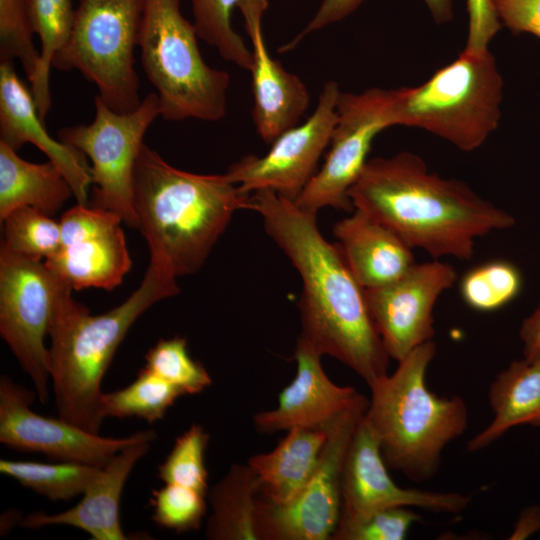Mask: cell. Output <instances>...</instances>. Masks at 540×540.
Segmentation results:
<instances>
[{"mask_svg": "<svg viewBox=\"0 0 540 540\" xmlns=\"http://www.w3.org/2000/svg\"><path fill=\"white\" fill-rule=\"evenodd\" d=\"M251 210L261 215L266 233L301 277L298 339L352 369L369 387L386 376L390 357L371 318L365 289L338 243L322 236L316 213L268 189L253 192Z\"/></svg>", "mask_w": 540, "mask_h": 540, "instance_id": "cell-1", "label": "cell"}, {"mask_svg": "<svg viewBox=\"0 0 540 540\" xmlns=\"http://www.w3.org/2000/svg\"><path fill=\"white\" fill-rule=\"evenodd\" d=\"M348 194L354 209L434 259L468 260L476 239L515 224L509 212L467 183L431 172L412 152L368 159Z\"/></svg>", "mask_w": 540, "mask_h": 540, "instance_id": "cell-2", "label": "cell"}, {"mask_svg": "<svg viewBox=\"0 0 540 540\" xmlns=\"http://www.w3.org/2000/svg\"><path fill=\"white\" fill-rule=\"evenodd\" d=\"M62 281L49 328L48 365L58 417L99 434L102 379L129 329L156 302L177 295L176 276L159 257L150 255L139 287L120 305L92 315L72 297Z\"/></svg>", "mask_w": 540, "mask_h": 540, "instance_id": "cell-3", "label": "cell"}, {"mask_svg": "<svg viewBox=\"0 0 540 540\" xmlns=\"http://www.w3.org/2000/svg\"><path fill=\"white\" fill-rule=\"evenodd\" d=\"M138 230L150 255L176 277L197 272L234 213L251 209V193L225 174H196L168 164L143 144L133 178Z\"/></svg>", "mask_w": 540, "mask_h": 540, "instance_id": "cell-4", "label": "cell"}, {"mask_svg": "<svg viewBox=\"0 0 540 540\" xmlns=\"http://www.w3.org/2000/svg\"><path fill=\"white\" fill-rule=\"evenodd\" d=\"M435 354L432 340L399 361L391 375L369 387L365 413L387 467L418 483L438 472L443 450L468 425L461 397H440L427 388L426 372Z\"/></svg>", "mask_w": 540, "mask_h": 540, "instance_id": "cell-5", "label": "cell"}, {"mask_svg": "<svg viewBox=\"0 0 540 540\" xmlns=\"http://www.w3.org/2000/svg\"><path fill=\"white\" fill-rule=\"evenodd\" d=\"M197 38L180 0H142L141 63L165 120L218 121L226 114L230 75L204 61Z\"/></svg>", "mask_w": 540, "mask_h": 540, "instance_id": "cell-6", "label": "cell"}, {"mask_svg": "<svg viewBox=\"0 0 540 540\" xmlns=\"http://www.w3.org/2000/svg\"><path fill=\"white\" fill-rule=\"evenodd\" d=\"M502 99L503 80L491 52L463 49L424 83L394 89L395 126L423 129L470 152L497 129Z\"/></svg>", "mask_w": 540, "mask_h": 540, "instance_id": "cell-7", "label": "cell"}, {"mask_svg": "<svg viewBox=\"0 0 540 540\" xmlns=\"http://www.w3.org/2000/svg\"><path fill=\"white\" fill-rule=\"evenodd\" d=\"M141 12L142 0H80L70 35L52 67L78 70L118 113L137 109L142 100L134 51Z\"/></svg>", "mask_w": 540, "mask_h": 540, "instance_id": "cell-8", "label": "cell"}, {"mask_svg": "<svg viewBox=\"0 0 540 540\" xmlns=\"http://www.w3.org/2000/svg\"><path fill=\"white\" fill-rule=\"evenodd\" d=\"M160 116L159 99L150 93L139 107L128 113L109 108L95 97V117L88 125L64 127L58 140L79 150L92 162L93 206L118 214L123 222L138 229L133 206V178L143 137Z\"/></svg>", "mask_w": 540, "mask_h": 540, "instance_id": "cell-9", "label": "cell"}, {"mask_svg": "<svg viewBox=\"0 0 540 540\" xmlns=\"http://www.w3.org/2000/svg\"><path fill=\"white\" fill-rule=\"evenodd\" d=\"M62 280L43 260L0 247V334L31 378L38 400L49 397L48 348L55 301Z\"/></svg>", "mask_w": 540, "mask_h": 540, "instance_id": "cell-10", "label": "cell"}, {"mask_svg": "<svg viewBox=\"0 0 540 540\" xmlns=\"http://www.w3.org/2000/svg\"><path fill=\"white\" fill-rule=\"evenodd\" d=\"M369 400L363 395L324 430L327 438L317 467L300 495L280 506L258 498L257 540L331 539L341 510V476L345 456Z\"/></svg>", "mask_w": 540, "mask_h": 540, "instance_id": "cell-11", "label": "cell"}, {"mask_svg": "<svg viewBox=\"0 0 540 540\" xmlns=\"http://www.w3.org/2000/svg\"><path fill=\"white\" fill-rule=\"evenodd\" d=\"M393 107L394 89L340 92L325 161L295 201L300 208L316 214L326 207L354 210L349 190L368 161L374 138L395 126Z\"/></svg>", "mask_w": 540, "mask_h": 540, "instance_id": "cell-12", "label": "cell"}, {"mask_svg": "<svg viewBox=\"0 0 540 540\" xmlns=\"http://www.w3.org/2000/svg\"><path fill=\"white\" fill-rule=\"evenodd\" d=\"M340 92L337 82L327 81L309 118L280 134L265 155H247L229 166V179L244 192L268 189L295 202L329 146Z\"/></svg>", "mask_w": 540, "mask_h": 540, "instance_id": "cell-13", "label": "cell"}, {"mask_svg": "<svg viewBox=\"0 0 540 540\" xmlns=\"http://www.w3.org/2000/svg\"><path fill=\"white\" fill-rule=\"evenodd\" d=\"M387 468L379 440L364 415L345 456L341 476V510L334 532L388 508L416 507L436 513L458 514L471 501L469 495L457 492L400 487L390 477Z\"/></svg>", "mask_w": 540, "mask_h": 540, "instance_id": "cell-14", "label": "cell"}, {"mask_svg": "<svg viewBox=\"0 0 540 540\" xmlns=\"http://www.w3.org/2000/svg\"><path fill=\"white\" fill-rule=\"evenodd\" d=\"M36 393L7 375L0 378V442L19 452L44 454L52 461L78 462L103 467L144 431L111 438L89 432L61 418L31 409Z\"/></svg>", "mask_w": 540, "mask_h": 540, "instance_id": "cell-15", "label": "cell"}, {"mask_svg": "<svg viewBox=\"0 0 540 540\" xmlns=\"http://www.w3.org/2000/svg\"><path fill=\"white\" fill-rule=\"evenodd\" d=\"M121 222L112 211L77 203L63 213L61 248L45 264L72 290L114 289L132 266Z\"/></svg>", "mask_w": 540, "mask_h": 540, "instance_id": "cell-16", "label": "cell"}, {"mask_svg": "<svg viewBox=\"0 0 540 540\" xmlns=\"http://www.w3.org/2000/svg\"><path fill=\"white\" fill-rule=\"evenodd\" d=\"M456 280L454 267L435 259L415 263L391 283L365 289L371 318L390 358L399 362L432 341L434 306Z\"/></svg>", "mask_w": 540, "mask_h": 540, "instance_id": "cell-17", "label": "cell"}, {"mask_svg": "<svg viewBox=\"0 0 540 540\" xmlns=\"http://www.w3.org/2000/svg\"><path fill=\"white\" fill-rule=\"evenodd\" d=\"M268 6V0H240L237 8L251 43L252 120L260 138L271 144L299 124L310 95L303 81L285 70L266 47L262 20Z\"/></svg>", "mask_w": 540, "mask_h": 540, "instance_id": "cell-18", "label": "cell"}, {"mask_svg": "<svg viewBox=\"0 0 540 540\" xmlns=\"http://www.w3.org/2000/svg\"><path fill=\"white\" fill-rule=\"evenodd\" d=\"M321 355L297 339V372L279 394L278 405L253 416L259 433L292 428L325 429L363 395L350 386L332 382L321 365Z\"/></svg>", "mask_w": 540, "mask_h": 540, "instance_id": "cell-19", "label": "cell"}, {"mask_svg": "<svg viewBox=\"0 0 540 540\" xmlns=\"http://www.w3.org/2000/svg\"><path fill=\"white\" fill-rule=\"evenodd\" d=\"M156 438L154 430H145L138 440L120 450L101 467L74 507L55 514L33 512L22 518L19 525L25 529L68 525L87 532L93 540L127 539L119 517L121 495L132 469Z\"/></svg>", "mask_w": 540, "mask_h": 540, "instance_id": "cell-20", "label": "cell"}, {"mask_svg": "<svg viewBox=\"0 0 540 540\" xmlns=\"http://www.w3.org/2000/svg\"><path fill=\"white\" fill-rule=\"evenodd\" d=\"M0 142L15 151L27 142L37 146L65 176L77 203L87 204L91 173L85 155L49 135L32 92L9 60L0 62Z\"/></svg>", "mask_w": 540, "mask_h": 540, "instance_id": "cell-21", "label": "cell"}, {"mask_svg": "<svg viewBox=\"0 0 540 540\" xmlns=\"http://www.w3.org/2000/svg\"><path fill=\"white\" fill-rule=\"evenodd\" d=\"M333 234L364 289L391 283L416 263L412 249L396 233L359 209L338 221Z\"/></svg>", "mask_w": 540, "mask_h": 540, "instance_id": "cell-22", "label": "cell"}, {"mask_svg": "<svg viewBox=\"0 0 540 540\" xmlns=\"http://www.w3.org/2000/svg\"><path fill=\"white\" fill-rule=\"evenodd\" d=\"M327 438L324 429L292 428L267 453L251 456L261 498L280 506L292 503L311 479Z\"/></svg>", "mask_w": 540, "mask_h": 540, "instance_id": "cell-23", "label": "cell"}, {"mask_svg": "<svg viewBox=\"0 0 540 540\" xmlns=\"http://www.w3.org/2000/svg\"><path fill=\"white\" fill-rule=\"evenodd\" d=\"M493 419L467 444L482 450L518 425L540 428V357L512 361L493 380L488 392Z\"/></svg>", "mask_w": 540, "mask_h": 540, "instance_id": "cell-24", "label": "cell"}, {"mask_svg": "<svg viewBox=\"0 0 540 540\" xmlns=\"http://www.w3.org/2000/svg\"><path fill=\"white\" fill-rule=\"evenodd\" d=\"M73 189L51 161L32 163L0 142V220L13 210L31 206L49 216L56 214Z\"/></svg>", "mask_w": 540, "mask_h": 540, "instance_id": "cell-25", "label": "cell"}, {"mask_svg": "<svg viewBox=\"0 0 540 540\" xmlns=\"http://www.w3.org/2000/svg\"><path fill=\"white\" fill-rule=\"evenodd\" d=\"M259 498L248 464H233L209 491L211 513L205 526L210 540H257L255 516Z\"/></svg>", "mask_w": 540, "mask_h": 540, "instance_id": "cell-26", "label": "cell"}, {"mask_svg": "<svg viewBox=\"0 0 540 540\" xmlns=\"http://www.w3.org/2000/svg\"><path fill=\"white\" fill-rule=\"evenodd\" d=\"M29 19L41 43L40 61L30 81L31 92L44 121L51 108L50 70L53 58L66 43L74 21L71 0H28Z\"/></svg>", "mask_w": 540, "mask_h": 540, "instance_id": "cell-27", "label": "cell"}, {"mask_svg": "<svg viewBox=\"0 0 540 540\" xmlns=\"http://www.w3.org/2000/svg\"><path fill=\"white\" fill-rule=\"evenodd\" d=\"M100 470L101 467L78 462L0 460L1 474L52 501H66L83 495Z\"/></svg>", "mask_w": 540, "mask_h": 540, "instance_id": "cell-28", "label": "cell"}, {"mask_svg": "<svg viewBox=\"0 0 540 540\" xmlns=\"http://www.w3.org/2000/svg\"><path fill=\"white\" fill-rule=\"evenodd\" d=\"M181 395L177 387L143 368L125 388L102 394L101 411L104 418L137 417L153 423L162 419Z\"/></svg>", "mask_w": 540, "mask_h": 540, "instance_id": "cell-29", "label": "cell"}, {"mask_svg": "<svg viewBox=\"0 0 540 540\" xmlns=\"http://www.w3.org/2000/svg\"><path fill=\"white\" fill-rule=\"evenodd\" d=\"M194 17L193 25L198 38L216 48L220 56L250 71L251 49L234 30L232 11L240 0H189Z\"/></svg>", "mask_w": 540, "mask_h": 540, "instance_id": "cell-30", "label": "cell"}, {"mask_svg": "<svg viewBox=\"0 0 540 540\" xmlns=\"http://www.w3.org/2000/svg\"><path fill=\"white\" fill-rule=\"evenodd\" d=\"M1 224L4 234L1 245L14 253L46 260L61 248L60 223L34 207L13 210Z\"/></svg>", "mask_w": 540, "mask_h": 540, "instance_id": "cell-31", "label": "cell"}, {"mask_svg": "<svg viewBox=\"0 0 540 540\" xmlns=\"http://www.w3.org/2000/svg\"><path fill=\"white\" fill-rule=\"evenodd\" d=\"M144 368L177 387L182 394H198L209 387L211 377L194 360L183 337L161 339L145 355Z\"/></svg>", "mask_w": 540, "mask_h": 540, "instance_id": "cell-32", "label": "cell"}, {"mask_svg": "<svg viewBox=\"0 0 540 540\" xmlns=\"http://www.w3.org/2000/svg\"><path fill=\"white\" fill-rule=\"evenodd\" d=\"M208 442L209 434L204 427L192 424L176 439L170 453L158 466V477L164 483L185 486L207 495L205 452Z\"/></svg>", "mask_w": 540, "mask_h": 540, "instance_id": "cell-33", "label": "cell"}, {"mask_svg": "<svg viewBox=\"0 0 540 540\" xmlns=\"http://www.w3.org/2000/svg\"><path fill=\"white\" fill-rule=\"evenodd\" d=\"M520 287L516 267L509 262L492 261L470 270L461 280L460 292L471 308L492 311L514 299Z\"/></svg>", "mask_w": 540, "mask_h": 540, "instance_id": "cell-34", "label": "cell"}, {"mask_svg": "<svg viewBox=\"0 0 540 540\" xmlns=\"http://www.w3.org/2000/svg\"><path fill=\"white\" fill-rule=\"evenodd\" d=\"M206 496L192 488L164 483L152 491V520L177 533L197 530L206 514Z\"/></svg>", "mask_w": 540, "mask_h": 540, "instance_id": "cell-35", "label": "cell"}, {"mask_svg": "<svg viewBox=\"0 0 540 540\" xmlns=\"http://www.w3.org/2000/svg\"><path fill=\"white\" fill-rule=\"evenodd\" d=\"M33 33L28 0H0V60H19L29 81L40 61Z\"/></svg>", "mask_w": 540, "mask_h": 540, "instance_id": "cell-36", "label": "cell"}, {"mask_svg": "<svg viewBox=\"0 0 540 540\" xmlns=\"http://www.w3.org/2000/svg\"><path fill=\"white\" fill-rule=\"evenodd\" d=\"M420 515L408 507H394L371 514L362 521L334 532L332 540H403Z\"/></svg>", "mask_w": 540, "mask_h": 540, "instance_id": "cell-37", "label": "cell"}, {"mask_svg": "<svg viewBox=\"0 0 540 540\" xmlns=\"http://www.w3.org/2000/svg\"><path fill=\"white\" fill-rule=\"evenodd\" d=\"M468 35L464 50L485 52L489 43L501 29L492 0H467Z\"/></svg>", "mask_w": 540, "mask_h": 540, "instance_id": "cell-38", "label": "cell"}, {"mask_svg": "<svg viewBox=\"0 0 540 540\" xmlns=\"http://www.w3.org/2000/svg\"><path fill=\"white\" fill-rule=\"evenodd\" d=\"M502 26L540 38V0H492Z\"/></svg>", "mask_w": 540, "mask_h": 540, "instance_id": "cell-39", "label": "cell"}, {"mask_svg": "<svg viewBox=\"0 0 540 540\" xmlns=\"http://www.w3.org/2000/svg\"><path fill=\"white\" fill-rule=\"evenodd\" d=\"M365 0H323L314 16L305 28L290 42L285 44L282 52L293 49L306 35L318 31L330 24L342 21L351 15Z\"/></svg>", "mask_w": 540, "mask_h": 540, "instance_id": "cell-40", "label": "cell"}, {"mask_svg": "<svg viewBox=\"0 0 540 540\" xmlns=\"http://www.w3.org/2000/svg\"><path fill=\"white\" fill-rule=\"evenodd\" d=\"M519 336L523 344L524 357L527 359L540 357V303L523 321Z\"/></svg>", "mask_w": 540, "mask_h": 540, "instance_id": "cell-41", "label": "cell"}, {"mask_svg": "<svg viewBox=\"0 0 540 540\" xmlns=\"http://www.w3.org/2000/svg\"><path fill=\"white\" fill-rule=\"evenodd\" d=\"M540 530V507L531 506L521 512L510 539H525Z\"/></svg>", "mask_w": 540, "mask_h": 540, "instance_id": "cell-42", "label": "cell"}, {"mask_svg": "<svg viewBox=\"0 0 540 540\" xmlns=\"http://www.w3.org/2000/svg\"><path fill=\"white\" fill-rule=\"evenodd\" d=\"M428 7L434 21L438 24L446 23L453 16V0H423Z\"/></svg>", "mask_w": 540, "mask_h": 540, "instance_id": "cell-43", "label": "cell"}]
</instances>
